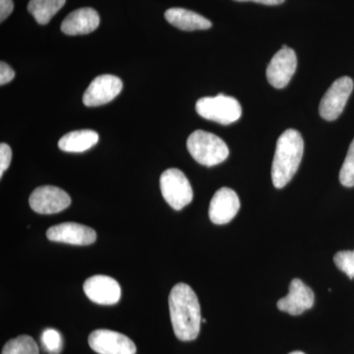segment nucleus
I'll list each match as a JSON object with an SVG mask.
<instances>
[{"label": "nucleus", "mask_w": 354, "mask_h": 354, "mask_svg": "<svg viewBox=\"0 0 354 354\" xmlns=\"http://www.w3.org/2000/svg\"><path fill=\"white\" fill-rule=\"evenodd\" d=\"M334 262L337 269L344 272L349 279H354V250L339 251L335 254Z\"/></svg>", "instance_id": "4be33fe9"}, {"label": "nucleus", "mask_w": 354, "mask_h": 354, "mask_svg": "<svg viewBox=\"0 0 354 354\" xmlns=\"http://www.w3.org/2000/svg\"><path fill=\"white\" fill-rule=\"evenodd\" d=\"M84 291L91 301L100 305H114L121 297V288L118 281L104 274L91 277L84 283Z\"/></svg>", "instance_id": "9b49d317"}, {"label": "nucleus", "mask_w": 354, "mask_h": 354, "mask_svg": "<svg viewBox=\"0 0 354 354\" xmlns=\"http://www.w3.org/2000/svg\"><path fill=\"white\" fill-rule=\"evenodd\" d=\"M15 72L6 62L0 64V85L3 86L13 80Z\"/></svg>", "instance_id": "b1692460"}, {"label": "nucleus", "mask_w": 354, "mask_h": 354, "mask_svg": "<svg viewBox=\"0 0 354 354\" xmlns=\"http://www.w3.org/2000/svg\"><path fill=\"white\" fill-rule=\"evenodd\" d=\"M239 209L241 201L236 192L228 187L221 188L209 203V220L216 225H225L237 215Z\"/></svg>", "instance_id": "ddd939ff"}, {"label": "nucleus", "mask_w": 354, "mask_h": 354, "mask_svg": "<svg viewBox=\"0 0 354 354\" xmlns=\"http://www.w3.org/2000/svg\"><path fill=\"white\" fill-rule=\"evenodd\" d=\"M99 26V13L90 7H84L77 9L65 18L62 24V31L68 36H79L94 32Z\"/></svg>", "instance_id": "2eb2a0df"}, {"label": "nucleus", "mask_w": 354, "mask_h": 354, "mask_svg": "<svg viewBox=\"0 0 354 354\" xmlns=\"http://www.w3.org/2000/svg\"><path fill=\"white\" fill-rule=\"evenodd\" d=\"M46 237L53 242L83 246L94 243L97 232L80 223H64L48 228Z\"/></svg>", "instance_id": "f8f14e48"}, {"label": "nucleus", "mask_w": 354, "mask_h": 354, "mask_svg": "<svg viewBox=\"0 0 354 354\" xmlns=\"http://www.w3.org/2000/svg\"><path fill=\"white\" fill-rule=\"evenodd\" d=\"M187 149L198 164L206 167L220 165L230 155L228 147L223 139L203 130H197L188 137Z\"/></svg>", "instance_id": "7ed1b4c3"}, {"label": "nucleus", "mask_w": 354, "mask_h": 354, "mask_svg": "<svg viewBox=\"0 0 354 354\" xmlns=\"http://www.w3.org/2000/svg\"><path fill=\"white\" fill-rule=\"evenodd\" d=\"M30 206L32 211L43 215L60 213L68 208L71 204V198L55 186H41L36 188L30 196Z\"/></svg>", "instance_id": "0eeeda50"}, {"label": "nucleus", "mask_w": 354, "mask_h": 354, "mask_svg": "<svg viewBox=\"0 0 354 354\" xmlns=\"http://www.w3.org/2000/svg\"><path fill=\"white\" fill-rule=\"evenodd\" d=\"M165 19L167 22L183 31H196L208 30L212 27L211 21L193 11L184 8H171L165 11Z\"/></svg>", "instance_id": "dca6fc26"}, {"label": "nucleus", "mask_w": 354, "mask_h": 354, "mask_svg": "<svg viewBox=\"0 0 354 354\" xmlns=\"http://www.w3.org/2000/svg\"><path fill=\"white\" fill-rule=\"evenodd\" d=\"M12 160V151L6 143L0 144V177L3 176Z\"/></svg>", "instance_id": "5701e85b"}, {"label": "nucleus", "mask_w": 354, "mask_h": 354, "mask_svg": "<svg viewBox=\"0 0 354 354\" xmlns=\"http://www.w3.org/2000/svg\"><path fill=\"white\" fill-rule=\"evenodd\" d=\"M290 354H305L302 353V351H293V353H290Z\"/></svg>", "instance_id": "bb28decb"}, {"label": "nucleus", "mask_w": 354, "mask_h": 354, "mask_svg": "<svg viewBox=\"0 0 354 354\" xmlns=\"http://www.w3.org/2000/svg\"><path fill=\"white\" fill-rule=\"evenodd\" d=\"M1 354H39V351L32 337L23 335L7 342Z\"/></svg>", "instance_id": "6ab92c4d"}, {"label": "nucleus", "mask_w": 354, "mask_h": 354, "mask_svg": "<svg viewBox=\"0 0 354 354\" xmlns=\"http://www.w3.org/2000/svg\"><path fill=\"white\" fill-rule=\"evenodd\" d=\"M297 68V57L295 50L283 46L267 67V79L272 87L283 88L288 85Z\"/></svg>", "instance_id": "1a4fd4ad"}, {"label": "nucleus", "mask_w": 354, "mask_h": 354, "mask_svg": "<svg viewBox=\"0 0 354 354\" xmlns=\"http://www.w3.org/2000/svg\"><path fill=\"white\" fill-rule=\"evenodd\" d=\"M313 290L308 286L305 285L304 281L299 279H295L291 281L290 291L286 297L279 300V310L290 314V315L297 316L304 313L306 310L311 309L314 305Z\"/></svg>", "instance_id": "4468645a"}, {"label": "nucleus", "mask_w": 354, "mask_h": 354, "mask_svg": "<svg viewBox=\"0 0 354 354\" xmlns=\"http://www.w3.org/2000/svg\"><path fill=\"white\" fill-rule=\"evenodd\" d=\"M196 111L205 120L215 121L223 125L236 122L242 114L239 102L234 97L223 94L198 100Z\"/></svg>", "instance_id": "20e7f679"}, {"label": "nucleus", "mask_w": 354, "mask_h": 354, "mask_svg": "<svg viewBox=\"0 0 354 354\" xmlns=\"http://www.w3.org/2000/svg\"><path fill=\"white\" fill-rule=\"evenodd\" d=\"M88 346L99 354H135L137 351L132 339L111 330H95L91 333Z\"/></svg>", "instance_id": "6e6552de"}, {"label": "nucleus", "mask_w": 354, "mask_h": 354, "mask_svg": "<svg viewBox=\"0 0 354 354\" xmlns=\"http://www.w3.org/2000/svg\"><path fill=\"white\" fill-rule=\"evenodd\" d=\"M160 185L162 197L176 211H180L192 202V186L185 174L179 169H169L162 172Z\"/></svg>", "instance_id": "39448f33"}, {"label": "nucleus", "mask_w": 354, "mask_h": 354, "mask_svg": "<svg viewBox=\"0 0 354 354\" xmlns=\"http://www.w3.org/2000/svg\"><path fill=\"white\" fill-rule=\"evenodd\" d=\"M41 344L48 354H59L62 348V337L58 330L46 329L41 335Z\"/></svg>", "instance_id": "412c9836"}, {"label": "nucleus", "mask_w": 354, "mask_h": 354, "mask_svg": "<svg viewBox=\"0 0 354 354\" xmlns=\"http://www.w3.org/2000/svg\"><path fill=\"white\" fill-rule=\"evenodd\" d=\"M122 88V81L118 77L109 74L95 77L83 95L84 104L94 108L109 104L120 94Z\"/></svg>", "instance_id": "9d476101"}, {"label": "nucleus", "mask_w": 354, "mask_h": 354, "mask_svg": "<svg viewBox=\"0 0 354 354\" xmlns=\"http://www.w3.org/2000/svg\"><path fill=\"white\" fill-rule=\"evenodd\" d=\"M353 90V81L349 77H341L332 84L319 106V113L324 120L333 121L341 115Z\"/></svg>", "instance_id": "423d86ee"}, {"label": "nucleus", "mask_w": 354, "mask_h": 354, "mask_svg": "<svg viewBox=\"0 0 354 354\" xmlns=\"http://www.w3.org/2000/svg\"><path fill=\"white\" fill-rule=\"evenodd\" d=\"M66 0H30L28 11L39 25H46L64 6Z\"/></svg>", "instance_id": "a211bd4d"}, {"label": "nucleus", "mask_w": 354, "mask_h": 354, "mask_svg": "<svg viewBox=\"0 0 354 354\" xmlns=\"http://www.w3.org/2000/svg\"><path fill=\"white\" fill-rule=\"evenodd\" d=\"M174 334L183 342L194 341L201 329V306L195 291L186 283H177L169 297Z\"/></svg>", "instance_id": "f257e3e1"}, {"label": "nucleus", "mask_w": 354, "mask_h": 354, "mask_svg": "<svg viewBox=\"0 0 354 354\" xmlns=\"http://www.w3.org/2000/svg\"><path fill=\"white\" fill-rule=\"evenodd\" d=\"M339 181L346 187L354 186V139L349 146L348 155L339 171Z\"/></svg>", "instance_id": "aec40b11"}, {"label": "nucleus", "mask_w": 354, "mask_h": 354, "mask_svg": "<svg viewBox=\"0 0 354 354\" xmlns=\"http://www.w3.org/2000/svg\"><path fill=\"white\" fill-rule=\"evenodd\" d=\"M13 9L12 0H0V21L3 22L12 13Z\"/></svg>", "instance_id": "393cba45"}, {"label": "nucleus", "mask_w": 354, "mask_h": 354, "mask_svg": "<svg viewBox=\"0 0 354 354\" xmlns=\"http://www.w3.org/2000/svg\"><path fill=\"white\" fill-rule=\"evenodd\" d=\"M304 153L301 134L295 129L286 130L277 142L272 165V180L274 187L281 189L297 174Z\"/></svg>", "instance_id": "f03ea898"}, {"label": "nucleus", "mask_w": 354, "mask_h": 354, "mask_svg": "<svg viewBox=\"0 0 354 354\" xmlns=\"http://www.w3.org/2000/svg\"><path fill=\"white\" fill-rule=\"evenodd\" d=\"M99 139V134L93 130H77L62 137L58 141V147L67 153H83L97 145Z\"/></svg>", "instance_id": "f3484780"}, {"label": "nucleus", "mask_w": 354, "mask_h": 354, "mask_svg": "<svg viewBox=\"0 0 354 354\" xmlns=\"http://www.w3.org/2000/svg\"><path fill=\"white\" fill-rule=\"evenodd\" d=\"M235 1H252L256 2V3L265 4V6H279V4L283 3L285 0H235Z\"/></svg>", "instance_id": "a878e982"}]
</instances>
